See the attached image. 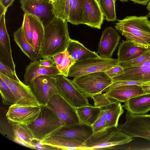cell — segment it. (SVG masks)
Here are the masks:
<instances>
[{
	"label": "cell",
	"instance_id": "obj_1",
	"mask_svg": "<svg viewBox=\"0 0 150 150\" xmlns=\"http://www.w3.org/2000/svg\"><path fill=\"white\" fill-rule=\"evenodd\" d=\"M67 22L66 20L54 17L44 25L45 35L40 58L52 57L66 50L70 39Z\"/></svg>",
	"mask_w": 150,
	"mask_h": 150
},
{
	"label": "cell",
	"instance_id": "obj_2",
	"mask_svg": "<svg viewBox=\"0 0 150 150\" xmlns=\"http://www.w3.org/2000/svg\"><path fill=\"white\" fill-rule=\"evenodd\" d=\"M147 15L127 16L118 20L115 27L127 40L150 49V21Z\"/></svg>",
	"mask_w": 150,
	"mask_h": 150
},
{
	"label": "cell",
	"instance_id": "obj_3",
	"mask_svg": "<svg viewBox=\"0 0 150 150\" xmlns=\"http://www.w3.org/2000/svg\"><path fill=\"white\" fill-rule=\"evenodd\" d=\"M120 131L117 127H106L94 132L85 144L88 150L111 149L112 147L128 144L134 139Z\"/></svg>",
	"mask_w": 150,
	"mask_h": 150
},
{
	"label": "cell",
	"instance_id": "obj_4",
	"mask_svg": "<svg viewBox=\"0 0 150 150\" xmlns=\"http://www.w3.org/2000/svg\"><path fill=\"white\" fill-rule=\"evenodd\" d=\"M27 125L36 140L40 142L63 126L57 115L46 105H42L38 117Z\"/></svg>",
	"mask_w": 150,
	"mask_h": 150
},
{
	"label": "cell",
	"instance_id": "obj_5",
	"mask_svg": "<svg viewBox=\"0 0 150 150\" xmlns=\"http://www.w3.org/2000/svg\"><path fill=\"white\" fill-rule=\"evenodd\" d=\"M76 88L87 97L103 91L112 83V78L104 71L89 73L74 77Z\"/></svg>",
	"mask_w": 150,
	"mask_h": 150
},
{
	"label": "cell",
	"instance_id": "obj_6",
	"mask_svg": "<svg viewBox=\"0 0 150 150\" xmlns=\"http://www.w3.org/2000/svg\"><path fill=\"white\" fill-rule=\"evenodd\" d=\"M126 121L119 130L132 138L144 139L150 142V114L134 115L127 112Z\"/></svg>",
	"mask_w": 150,
	"mask_h": 150
},
{
	"label": "cell",
	"instance_id": "obj_7",
	"mask_svg": "<svg viewBox=\"0 0 150 150\" xmlns=\"http://www.w3.org/2000/svg\"><path fill=\"white\" fill-rule=\"evenodd\" d=\"M118 64L117 59L100 56L76 62L70 67L68 77H75L99 71H104Z\"/></svg>",
	"mask_w": 150,
	"mask_h": 150
},
{
	"label": "cell",
	"instance_id": "obj_8",
	"mask_svg": "<svg viewBox=\"0 0 150 150\" xmlns=\"http://www.w3.org/2000/svg\"><path fill=\"white\" fill-rule=\"evenodd\" d=\"M58 93L76 108L89 105L87 97L75 86L72 80L62 75L56 77Z\"/></svg>",
	"mask_w": 150,
	"mask_h": 150
},
{
	"label": "cell",
	"instance_id": "obj_9",
	"mask_svg": "<svg viewBox=\"0 0 150 150\" xmlns=\"http://www.w3.org/2000/svg\"><path fill=\"white\" fill-rule=\"evenodd\" d=\"M41 110V106L15 104L9 107L6 117L11 126L28 125L38 117Z\"/></svg>",
	"mask_w": 150,
	"mask_h": 150
},
{
	"label": "cell",
	"instance_id": "obj_10",
	"mask_svg": "<svg viewBox=\"0 0 150 150\" xmlns=\"http://www.w3.org/2000/svg\"><path fill=\"white\" fill-rule=\"evenodd\" d=\"M28 86L42 105H47L52 96L58 93L55 77L40 76L33 79Z\"/></svg>",
	"mask_w": 150,
	"mask_h": 150
},
{
	"label": "cell",
	"instance_id": "obj_11",
	"mask_svg": "<svg viewBox=\"0 0 150 150\" xmlns=\"http://www.w3.org/2000/svg\"><path fill=\"white\" fill-rule=\"evenodd\" d=\"M46 105L57 115L63 126L81 122L77 114L76 108L59 93L52 96Z\"/></svg>",
	"mask_w": 150,
	"mask_h": 150
},
{
	"label": "cell",
	"instance_id": "obj_12",
	"mask_svg": "<svg viewBox=\"0 0 150 150\" xmlns=\"http://www.w3.org/2000/svg\"><path fill=\"white\" fill-rule=\"evenodd\" d=\"M0 78L7 83L13 94L16 104L41 107L30 88L20 80H12L0 72Z\"/></svg>",
	"mask_w": 150,
	"mask_h": 150
},
{
	"label": "cell",
	"instance_id": "obj_13",
	"mask_svg": "<svg viewBox=\"0 0 150 150\" xmlns=\"http://www.w3.org/2000/svg\"><path fill=\"white\" fill-rule=\"evenodd\" d=\"M21 8L24 12L38 17L44 25L55 17L52 12V5L49 2L38 0H20Z\"/></svg>",
	"mask_w": 150,
	"mask_h": 150
},
{
	"label": "cell",
	"instance_id": "obj_14",
	"mask_svg": "<svg viewBox=\"0 0 150 150\" xmlns=\"http://www.w3.org/2000/svg\"><path fill=\"white\" fill-rule=\"evenodd\" d=\"M94 132L92 126L81 122L64 126L50 136L66 137L85 143Z\"/></svg>",
	"mask_w": 150,
	"mask_h": 150
},
{
	"label": "cell",
	"instance_id": "obj_15",
	"mask_svg": "<svg viewBox=\"0 0 150 150\" xmlns=\"http://www.w3.org/2000/svg\"><path fill=\"white\" fill-rule=\"evenodd\" d=\"M83 24L92 28H101L104 19L97 0H81Z\"/></svg>",
	"mask_w": 150,
	"mask_h": 150
},
{
	"label": "cell",
	"instance_id": "obj_16",
	"mask_svg": "<svg viewBox=\"0 0 150 150\" xmlns=\"http://www.w3.org/2000/svg\"><path fill=\"white\" fill-rule=\"evenodd\" d=\"M112 79V83L124 81L143 82L150 81V57L139 65L123 68L122 74Z\"/></svg>",
	"mask_w": 150,
	"mask_h": 150
},
{
	"label": "cell",
	"instance_id": "obj_17",
	"mask_svg": "<svg viewBox=\"0 0 150 150\" xmlns=\"http://www.w3.org/2000/svg\"><path fill=\"white\" fill-rule=\"evenodd\" d=\"M120 39V35L112 27L105 29L102 32L98 45L99 56L104 58H111Z\"/></svg>",
	"mask_w": 150,
	"mask_h": 150
},
{
	"label": "cell",
	"instance_id": "obj_18",
	"mask_svg": "<svg viewBox=\"0 0 150 150\" xmlns=\"http://www.w3.org/2000/svg\"><path fill=\"white\" fill-rule=\"evenodd\" d=\"M5 13L0 17V61L16 71V65L12 56L9 36L6 27Z\"/></svg>",
	"mask_w": 150,
	"mask_h": 150
},
{
	"label": "cell",
	"instance_id": "obj_19",
	"mask_svg": "<svg viewBox=\"0 0 150 150\" xmlns=\"http://www.w3.org/2000/svg\"><path fill=\"white\" fill-rule=\"evenodd\" d=\"M47 150H88L85 143L70 138L59 136H49L40 141Z\"/></svg>",
	"mask_w": 150,
	"mask_h": 150
},
{
	"label": "cell",
	"instance_id": "obj_20",
	"mask_svg": "<svg viewBox=\"0 0 150 150\" xmlns=\"http://www.w3.org/2000/svg\"><path fill=\"white\" fill-rule=\"evenodd\" d=\"M145 93L140 85H133L114 87L104 94L110 99L125 103L132 98Z\"/></svg>",
	"mask_w": 150,
	"mask_h": 150
},
{
	"label": "cell",
	"instance_id": "obj_21",
	"mask_svg": "<svg viewBox=\"0 0 150 150\" xmlns=\"http://www.w3.org/2000/svg\"><path fill=\"white\" fill-rule=\"evenodd\" d=\"M60 75L56 66L45 67L40 65L39 60L32 61L27 65L23 76V83L29 85L30 82L36 77L41 75H47L55 77Z\"/></svg>",
	"mask_w": 150,
	"mask_h": 150
},
{
	"label": "cell",
	"instance_id": "obj_22",
	"mask_svg": "<svg viewBox=\"0 0 150 150\" xmlns=\"http://www.w3.org/2000/svg\"><path fill=\"white\" fill-rule=\"evenodd\" d=\"M14 141L22 146L32 149H37L40 142L36 140L27 125L12 126Z\"/></svg>",
	"mask_w": 150,
	"mask_h": 150
},
{
	"label": "cell",
	"instance_id": "obj_23",
	"mask_svg": "<svg viewBox=\"0 0 150 150\" xmlns=\"http://www.w3.org/2000/svg\"><path fill=\"white\" fill-rule=\"evenodd\" d=\"M150 50L127 40L120 42L117 52L118 64L130 61Z\"/></svg>",
	"mask_w": 150,
	"mask_h": 150
},
{
	"label": "cell",
	"instance_id": "obj_24",
	"mask_svg": "<svg viewBox=\"0 0 150 150\" xmlns=\"http://www.w3.org/2000/svg\"><path fill=\"white\" fill-rule=\"evenodd\" d=\"M122 106L132 114H146L150 110V93H145L132 98L125 102Z\"/></svg>",
	"mask_w": 150,
	"mask_h": 150
},
{
	"label": "cell",
	"instance_id": "obj_25",
	"mask_svg": "<svg viewBox=\"0 0 150 150\" xmlns=\"http://www.w3.org/2000/svg\"><path fill=\"white\" fill-rule=\"evenodd\" d=\"M66 50L75 62L100 56L98 54L86 47L79 41L70 39Z\"/></svg>",
	"mask_w": 150,
	"mask_h": 150
},
{
	"label": "cell",
	"instance_id": "obj_26",
	"mask_svg": "<svg viewBox=\"0 0 150 150\" xmlns=\"http://www.w3.org/2000/svg\"><path fill=\"white\" fill-rule=\"evenodd\" d=\"M13 36L14 40L18 47L32 61L40 58V52L34 48L27 40L22 25L14 32Z\"/></svg>",
	"mask_w": 150,
	"mask_h": 150
},
{
	"label": "cell",
	"instance_id": "obj_27",
	"mask_svg": "<svg viewBox=\"0 0 150 150\" xmlns=\"http://www.w3.org/2000/svg\"><path fill=\"white\" fill-rule=\"evenodd\" d=\"M28 14L30 23L33 33L31 45L40 52L45 35L44 25L38 17Z\"/></svg>",
	"mask_w": 150,
	"mask_h": 150
},
{
	"label": "cell",
	"instance_id": "obj_28",
	"mask_svg": "<svg viewBox=\"0 0 150 150\" xmlns=\"http://www.w3.org/2000/svg\"><path fill=\"white\" fill-rule=\"evenodd\" d=\"M101 109L106 112V127H118L119 119L124 112L120 103L114 100L110 104Z\"/></svg>",
	"mask_w": 150,
	"mask_h": 150
},
{
	"label": "cell",
	"instance_id": "obj_29",
	"mask_svg": "<svg viewBox=\"0 0 150 150\" xmlns=\"http://www.w3.org/2000/svg\"><path fill=\"white\" fill-rule=\"evenodd\" d=\"M101 108L89 104L76 108V111L81 122L92 126L97 118Z\"/></svg>",
	"mask_w": 150,
	"mask_h": 150
},
{
	"label": "cell",
	"instance_id": "obj_30",
	"mask_svg": "<svg viewBox=\"0 0 150 150\" xmlns=\"http://www.w3.org/2000/svg\"><path fill=\"white\" fill-rule=\"evenodd\" d=\"M73 0H56L52 4V12L54 16L67 20Z\"/></svg>",
	"mask_w": 150,
	"mask_h": 150
},
{
	"label": "cell",
	"instance_id": "obj_31",
	"mask_svg": "<svg viewBox=\"0 0 150 150\" xmlns=\"http://www.w3.org/2000/svg\"><path fill=\"white\" fill-rule=\"evenodd\" d=\"M67 21L73 25L83 24L81 0H73Z\"/></svg>",
	"mask_w": 150,
	"mask_h": 150
},
{
	"label": "cell",
	"instance_id": "obj_32",
	"mask_svg": "<svg viewBox=\"0 0 150 150\" xmlns=\"http://www.w3.org/2000/svg\"><path fill=\"white\" fill-rule=\"evenodd\" d=\"M115 0H98L100 8L105 17V20L108 22L116 21L115 12Z\"/></svg>",
	"mask_w": 150,
	"mask_h": 150
},
{
	"label": "cell",
	"instance_id": "obj_33",
	"mask_svg": "<svg viewBox=\"0 0 150 150\" xmlns=\"http://www.w3.org/2000/svg\"><path fill=\"white\" fill-rule=\"evenodd\" d=\"M0 93L2 102L4 105L16 104L14 97L7 83L0 78Z\"/></svg>",
	"mask_w": 150,
	"mask_h": 150
},
{
	"label": "cell",
	"instance_id": "obj_34",
	"mask_svg": "<svg viewBox=\"0 0 150 150\" xmlns=\"http://www.w3.org/2000/svg\"><path fill=\"white\" fill-rule=\"evenodd\" d=\"M64 55L62 62L59 65L57 66L60 72L59 75L68 77L69 70L75 62L66 50L63 52Z\"/></svg>",
	"mask_w": 150,
	"mask_h": 150
},
{
	"label": "cell",
	"instance_id": "obj_35",
	"mask_svg": "<svg viewBox=\"0 0 150 150\" xmlns=\"http://www.w3.org/2000/svg\"><path fill=\"white\" fill-rule=\"evenodd\" d=\"M150 57V50L129 61L119 63L123 68L138 66L147 60Z\"/></svg>",
	"mask_w": 150,
	"mask_h": 150
},
{
	"label": "cell",
	"instance_id": "obj_36",
	"mask_svg": "<svg viewBox=\"0 0 150 150\" xmlns=\"http://www.w3.org/2000/svg\"><path fill=\"white\" fill-rule=\"evenodd\" d=\"M91 97L93 100V106L101 108L110 104L114 100L109 98L102 93L92 95Z\"/></svg>",
	"mask_w": 150,
	"mask_h": 150
},
{
	"label": "cell",
	"instance_id": "obj_37",
	"mask_svg": "<svg viewBox=\"0 0 150 150\" xmlns=\"http://www.w3.org/2000/svg\"><path fill=\"white\" fill-rule=\"evenodd\" d=\"M23 31L27 40L31 45L33 38V32L30 23L28 13H24L22 24Z\"/></svg>",
	"mask_w": 150,
	"mask_h": 150
},
{
	"label": "cell",
	"instance_id": "obj_38",
	"mask_svg": "<svg viewBox=\"0 0 150 150\" xmlns=\"http://www.w3.org/2000/svg\"><path fill=\"white\" fill-rule=\"evenodd\" d=\"M106 121L105 111L101 109L97 118L92 125L94 132L99 131L106 127Z\"/></svg>",
	"mask_w": 150,
	"mask_h": 150
},
{
	"label": "cell",
	"instance_id": "obj_39",
	"mask_svg": "<svg viewBox=\"0 0 150 150\" xmlns=\"http://www.w3.org/2000/svg\"><path fill=\"white\" fill-rule=\"evenodd\" d=\"M0 72L12 80L17 81H20L17 75L16 71L12 70L1 61Z\"/></svg>",
	"mask_w": 150,
	"mask_h": 150
},
{
	"label": "cell",
	"instance_id": "obj_40",
	"mask_svg": "<svg viewBox=\"0 0 150 150\" xmlns=\"http://www.w3.org/2000/svg\"><path fill=\"white\" fill-rule=\"evenodd\" d=\"M105 72L111 78L120 75L123 72V68L119 64L106 71Z\"/></svg>",
	"mask_w": 150,
	"mask_h": 150
},
{
	"label": "cell",
	"instance_id": "obj_41",
	"mask_svg": "<svg viewBox=\"0 0 150 150\" xmlns=\"http://www.w3.org/2000/svg\"><path fill=\"white\" fill-rule=\"evenodd\" d=\"M146 82L135 81H121L112 83L111 85L105 89L102 92H106L109 89L115 87L127 85H140Z\"/></svg>",
	"mask_w": 150,
	"mask_h": 150
},
{
	"label": "cell",
	"instance_id": "obj_42",
	"mask_svg": "<svg viewBox=\"0 0 150 150\" xmlns=\"http://www.w3.org/2000/svg\"><path fill=\"white\" fill-rule=\"evenodd\" d=\"M39 61L40 65L42 66L47 67L56 66L55 60L52 57L47 58L43 59H39Z\"/></svg>",
	"mask_w": 150,
	"mask_h": 150
},
{
	"label": "cell",
	"instance_id": "obj_43",
	"mask_svg": "<svg viewBox=\"0 0 150 150\" xmlns=\"http://www.w3.org/2000/svg\"><path fill=\"white\" fill-rule=\"evenodd\" d=\"M15 0H0V4L5 11H7L8 8L12 6Z\"/></svg>",
	"mask_w": 150,
	"mask_h": 150
},
{
	"label": "cell",
	"instance_id": "obj_44",
	"mask_svg": "<svg viewBox=\"0 0 150 150\" xmlns=\"http://www.w3.org/2000/svg\"><path fill=\"white\" fill-rule=\"evenodd\" d=\"M63 52L57 54L52 57L54 59L56 67L61 63L63 58Z\"/></svg>",
	"mask_w": 150,
	"mask_h": 150
},
{
	"label": "cell",
	"instance_id": "obj_45",
	"mask_svg": "<svg viewBox=\"0 0 150 150\" xmlns=\"http://www.w3.org/2000/svg\"><path fill=\"white\" fill-rule=\"evenodd\" d=\"M145 93H150V81L140 85Z\"/></svg>",
	"mask_w": 150,
	"mask_h": 150
},
{
	"label": "cell",
	"instance_id": "obj_46",
	"mask_svg": "<svg viewBox=\"0 0 150 150\" xmlns=\"http://www.w3.org/2000/svg\"><path fill=\"white\" fill-rule=\"evenodd\" d=\"M133 2L135 4H140L143 5H146L150 2V0H129Z\"/></svg>",
	"mask_w": 150,
	"mask_h": 150
},
{
	"label": "cell",
	"instance_id": "obj_47",
	"mask_svg": "<svg viewBox=\"0 0 150 150\" xmlns=\"http://www.w3.org/2000/svg\"><path fill=\"white\" fill-rule=\"evenodd\" d=\"M6 11H5L3 6L0 4V17Z\"/></svg>",
	"mask_w": 150,
	"mask_h": 150
},
{
	"label": "cell",
	"instance_id": "obj_48",
	"mask_svg": "<svg viewBox=\"0 0 150 150\" xmlns=\"http://www.w3.org/2000/svg\"><path fill=\"white\" fill-rule=\"evenodd\" d=\"M146 8L149 11L148 14L147 15L150 18V2L148 4Z\"/></svg>",
	"mask_w": 150,
	"mask_h": 150
},
{
	"label": "cell",
	"instance_id": "obj_49",
	"mask_svg": "<svg viewBox=\"0 0 150 150\" xmlns=\"http://www.w3.org/2000/svg\"><path fill=\"white\" fill-rule=\"evenodd\" d=\"M40 1H45V2H48L50 3V0H38Z\"/></svg>",
	"mask_w": 150,
	"mask_h": 150
},
{
	"label": "cell",
	"instance_id": "obj_50",
	"mask_svg": "<svg viewBox=\"0 0 150 150\" xmlns=\"http://www.w3.org/2000/svg\"><path fill=\"white\" fill-rule=\"evenodd\" d=\"M56 0H50V3L51 4H52Z\"/></svg>",
	"mask_w": 150,
	"mask_h": 150
},
{
	"label": "cell",
	"instance_id": "obj_51",
	"mask_svg": "<svg viewBox=\"0 0 150 150\" xmlns=\"http://www.w3.org/2000/svg\"><path fill=\"white\" fill-rule=\"evenodd\" d=\"M116 1L117 0H115ZM120 1H121L123 2H125L126 1H128L129 0H118Z\"/></svg>",
	"mask_w": 150,
	"mask_h": 150
}]
</instances>
